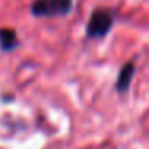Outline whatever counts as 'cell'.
<instances>
[{
  "mask_svg": "<svg viewBox=\"0 0 149 149\" xmlns=\"http://www.w3.org/2000/svg\"><path fill=\"white\" fill-rule=\"evenodd\" d=\"M114 24V15L107 10H96L90 16V21L87 24V36L91 39L104 37L111 31Z\"/></svg>",
  "mask_w": 149,
  "mask_h": 149,
  "instance_id": "1",
  "label": "cell"
},
{
  "mask_svg": "<svg viewBox=\"0 0 149 149\" xmlns=\"http://www.w3.org/2000/svg\"><path fill=\"white\" fill-rule=\"evenodd\" d=\"M71 8L72 0H36L31 10L36 16H55L69 13Z\"/></svg>",
  "mask_w": 149,
  "mask_h": 149,
  "instance_id": "2",
  "label": "cell"
},
{
  "mask_svg": "<svg viewBox=\"0 0 149 149\" xmlns=\"http://www.w3.org/2000/svg\"><path fill=\"white\" fill-rule=\"evenodd\" d=\"M133 74H135V64L133 63H127L119 72V79H117V90L119 91H125L132 84Z\"/></svg>",
  "mask_w": 149,
  "mask_h": 149,
  "instance_id": "3",
  "label": "cell"
},
{
  "mask_svg": "<svg viewBox=\"0 0 149 149\" xmlns=\"http://www.w3.org/2000/svg\"><path fill=\"white\" fill-rule=\"evenodd\" d=\"M0 45H2V50H5V52L15 48L18 45V39H16L15 31H11V29L0 31Z\"/></svg>",
  "mask_w": 149,
  "mask_h": 149,
  "instance_id": "4",
  "label": "cell"
}]
</instances>
